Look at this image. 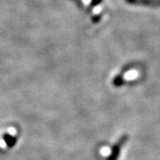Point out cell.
Here are the masks:
<instances>
[{"instance_id": "cell-1", "label": "cell", "mask_w": 160, "mask_h": 160, "mask_svg": "<svg viewBox=\"0 0 160 160\" xmlns=\"http://www.w3.org/2000/svg\"><path fill=\"white\" fill-rule=\"evenodd\" d=\"M126 2L133 6L160 7V0H126Z\"/></svg>"}, {"instance_id": "cell-2", "label": "cell", "mask_w": 160, "mask_h": 160, "mask_svg": "<svg viewBox=\"0 0 160 160\" xmlns=\"http://www.w3.org/2000/svg\"><path fill=\"white\" fill-rule=\"evenodd\" d=\"M126 141H127V135H125V136H123V137L120 139L119 142L117 143V144L115 145L114 148H113V150H112V154L110 155L109 160H116L117 159V158H118V155H119L120 149H121L122 145H123L124 143H126Z\"/></svg>"}, {"instance_id": "cell-3", "label": "cell", "mask_w": 160, "mask_h": 160, "mask_svg": "<svg viewBox=\"0 0 160 160\" xmlns=\"http://www.w3.org/2000/svg\"><path fill=\"white\" fill-rule=\"evenodd\" d=\"M123 82H124V80H123V78L121 77H117L114 79V85L115 86H119L123 84Z\"/></svg>"}]
</instances>
